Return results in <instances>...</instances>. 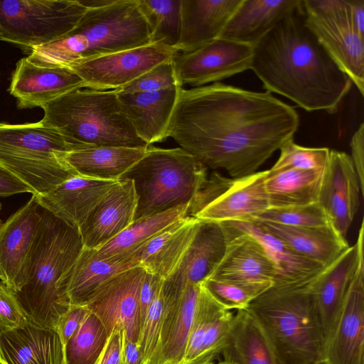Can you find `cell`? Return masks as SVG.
Instances as JSON below:
<instances>
[{
	"instance_id": "6da1fadb",
	"label": "cell",
	"mask_w": 364,
	"mask_h": 364,
	"mask_svg": "<svg viewBox=\"0 0 364 364\" xmlns=\"http://www.w3.org/2000/svg\"><path fill=\"white\" fill-rule=\"evenodd\" d=\"M299 125L295 109L272 93L220 82L181 89L168 136L206 167L240 178L293 139Z\"/></svg>"
},
{
	"instance_id": "7a4b0ae2",
	"label": "cell",
	"mask_w": 364,
	"mask_h": 364,
	"mask_svg": "<svg viewBox=\"0 0 364 364\" xmlns=\"http://www.w3.org/2000/svg\"><path fill=\"white\" fill-rule=\"evenodd\" d=\"M250 69L267 92L309 112L335 113L352 85L306 26L301 4L253 46Z\"/></svg>"
},
{
	"instance_id": "3957f363",
	"label": "cell",
	"mask_w": 364,
	"mask_h": 364,
	"mask_svg": "<svg viewBox=\"0 0 364 364\" xmlns=\"http://www.w3.org/2000/svg\"><path fill=\"white\" fill-rule=\"evenodd\" d=\"M40 212L28 280L15 294L28 321L56 330L71 306L67 294L68 278L83 245L77 228L41 207Z\"/></svg>"
},
{
	"instance_id": "277c9868",
	"label": "cell",
	"mask_w": 364,
	"mask_h": 364,
	"mask_svg": "<svg viewBox=\"0 0 364 364\" xmlns=\"http://www.w3.org/2000/svg\"><path fill=\"white\" fill-rule=\"evenodd\" d=\"M151 43L147 23L136 0H114L87 9L76 26L52 43L31 49L27 58L46 67H67L92 58Z\"/></svg>"
},
{
	"instance_id": "5b68a950",
	"label": "cell",
	"mask_w": 364,
	"mask_h": 364,
	"mask_svg": "<svg viewBox=\"0 0 364 364\" xmlns=\"http://www.w3.org/2000/svg\"><path fill=\"white\" fill-rule=\"evenodd\" d=\"M42 109L41 122L58 132L73 151L98 146H149L136 134L115 90H75Z\"/></svg>"
},
{
	"instance_id": "8992f818",
	"label": "cell",
	"mask_w": 364,
	"mask_h": 364,
	"mask_svg": "<svg viewBox=\"0 0 364 364\" xmlns=\"http://www.w3.org/2000/svg\"><path fill=\"white\" fill-rule=\"evenodd\" d=\"M311 280L274 284L246 309L262 326L281 364H314L321 354L323 337Z\"/></svg>"
},
{
	"instance_id": "52a82bcc",
	"label": "cell",
	"mask_w": 364,
	"mask_h": 364,
	"mask_svg": "<svg viewBox=\"0 0 364 364\" xmlns=\"http://www.w3.org/2000/svg\"><path fill=\"white\" fill-rule=\"evenodd\" d=\"M207 178V167L182 148L149 146L119 180L134 183L137 220L182 205L191 207Z\"/></svg>"
},
{
	"instance_id": "ba28073f",
	"label": "cell",
	"mask_w": 364,
	"mask_h": 364,
	"mask_svg": "<svg viewBox=\"0 0 364 364\" xmlns=\"http://www.w3.org/2000/svg\"><path fill=\"white\" fill-rule=\"evenodd\" d=\"M72 147L41 121L0 123V166L26 184L32 195L43 194L77 175L65 159Z\"/></svg>"
},
{
	"instance_id": "9c48e42d",
	"label": "cell",
	"mask_w": 364,
	"mask_h": 364,
	"mask_svg": "<svg viewBox=\"0 0 364 364\" xmlns=\"http://www.w3.org/2000/svg\"><path fill=\"white\" fill-rule=\"evenodd\" d=\"M86 10L78 0L0 1V41L30 50L52 43L70 33Z\"/></svg>"
},
{
	"instance_id": "30bf717a",
	"label": "cell",
	"mask_w": 364,
	"mask_h": 364,
	"mask_svg": "<svg viewBox=\"0 0 364 364\" xmlns=\"http://www.w3.org/2000/svg\"><path fill=\"white\" fill-rule=\"evenodd\" d=\"M305 23L328 55L364 95V36L351 21L346 0H301Z\"/></svg>"
},
{
	"instance_id": "8fae6325",
	"label": "cell",
	"mask_w": 364,
	"mask_h": 364,
	"mask_svg": "<svg viewBox=\"0 0 364 364\" xmlns=\"http://www.w3.org/2000/svg\"><path fill=\"white\" fill-rule=\"evenodd\" d=\"M268 170L240 178L214 172L192 204L189 216L200 220L247 221L269 208L264 181Z\"/></svg>"
},
{
	"instance_id": "7c38bea8",
	"label": "cell",
	"mask_w": 364,
	"mask_h": 364,
	"mask_svg": "<svg viewBox=\"0 0 364 364\" xmlns=\"http://www.w3.org/2000/svg\"><path fill=\"white\" fill-rule=\"evenodd\" d=\"M178 52L160 44L115 52L73 63L67 68L77 74L85 88L117 90L156 65L171 60Z\"/></svg>"
},
{
	"instance_id": "4fadbf2b",
	"label": "cell",
	"mask_w": 364,
	"mask_h": 364,
	"mask_svg": "<svg viewBox=\"0 0 364 364\" xmlns=\"http://www.w3.org/2000/svg\"><path fill=\"white\" fill-rule=\"evenodd\" d=\"M146 270L140 265L102 282L85 306L102 322L108 336L114 328L137 343L140 331L139 294Z\"/></svg>"
},
{
	"instance_id": "5bb4252c",
	"label": "cell",
	"mask_w": 364,
	"mask_h": 364,
	"mask_svg": "<svg viewBox=\"0 0 364 364\" xmlns=\"http://www.w3.org/2000/svg\"><path fill=\"white\" fill-rule=\"evenodd\" d=\"M252 54L253 46L218 38L172 60L179 84L198 87L250 69Z\"/></svg>"
},
{
	"instance_id": "9a60e30c",
	"label": "cell",
	"mask_w": 364,
	"mask_h": 364,
	"mask_svg": "<svg viewBox=\"0 0 364 364\" xmlns=\"http://www.w3.org/2000/svg\"><path fill=\"white\" fill-rule=\"evenodd\" d=\"M314 364H364V262H360L329 336Z\"/></svg>"
},
{
	"instance_id": "2e32d148",
	"label": "cell",
	"mask_w": 364,
	"mask_h": 364,
	"mask_svg": "<svg viewBox=\"0 0 364 364\" xmlns=\"http://www.w3.org/2000/svg\"><path fill=\"white\" fill-rule=\"evenodd\" d=\"M41 218L40 206L32 195L0 227V279L15 293L27 282Z\"/></svg>"
},
{
	"instance_id": "e0dca14e",
	"label": "cell",
	"mask_w": 364,
	"mask_h": 364,
	"mask_svg": "<svg viewBox=\"0 0 364 364\" xmlns=\"http://www.w3.org/2000/svg\"><path fill=\"white\" fill-rule=\"evenodd\" d=\"M360 194L363 196L350 156L343 151L330 150L318 203L330 225L346 239L359 209Z\"/></svg>"
},
{
	"instance_id": "ac0fdd59",
	"label": "cell",
	"mask_w": 364,
	"mask_h": 364,
	"mask_svg": "<svg viewBox=\"0 0 364 364\" xmlns=\"http://www.w3.org/2000/svg\"><path fill=\"white\" fill-rule=\"evenodd\" d=\"M363 221L357 242L311 282L314 306L323 334L329 336L360 262L363 259Z\"/></svg>"
},
{
	"instance_id": "d6986e66",
	"label": "cell",
	"mask_w": 364,
	"mask_h": 364,
	"mask_svg": "<svg viewBox=\"0 0 364 364\" xmlns=\"http://www.w3.org/2000/svg\"><path fill=\"white\" fill-rule=\"evenodd\" d=\"M82 88L83 80L71 69L41 66L26 57L16 63L8 91L16 99L18 109H31L43 108L55 99Z\"/></svg>"
},
{
	"instance_id": "ffe728a7",
	"label": "cell",
	"mask_w": 364,
	"mask_h": 364,
	"mask_svg": "<svg viewBox=\"0 0 364 364\" xmlns=\"http://www.w3.org/2000/svg\"><path fill=\"white\" fill-rule=\"evenodd\" d=\"M229 242L219 222L200 220L194 237L175 272L164 280V289L181 293L188 284H201L223 259Z\"/></svg>"
},
{
	"instance_id": "44dd1931",
	"label": "cell",
	"mask_w": 364,
	"mask_h": 364,
	"mask_svg": "<svg viewBox=\"0 0 364 364\" xmlns=\"http://www.w3.org/2000/svg\"><path fill=\"white\" fill-rule=\"evenodd\" d=\"M137 196L134 183L119 180L78 228L84 247L97 250L134 220Z\"/></svg>"
},
{
	"instance_id": "7402d4cb",
	"label": "cell",
	"mask_w": 364,
	"mask_h": 364,
	"mask_svg": "<svg viewBox=\"0 0 364 364\" xmlns=\"http://www.w3.org/2000/svg\"><path fill=\"white\" fill-rule=\"evenodd\" d=\"M182 88L176 85L156 92L116 90L136 134L148 146L168 137L169 124Z\"/></svg>"
},
{
	"instance_id": "603a6c76",
	"label": "cell",
	"mask_w": 364,
	"mask_h": 364,
	"mask_svg": "<svg viewBox=\"0 0 364 364\" xmlns=\"http://www.w3.org/2000/svg\"><path fill=\"white\" fill-rule=\"evenodd\" d=\"M117 181L76 175L47 193L33 196L40 207L78 230Z\"/></svg>"
},
{
	"instance_id": "cb8c5ba5",
	"label": "cell",
	"mask_w": 364,
	"mask_h": 364,
	"mask_svg": "<svg viewBox=\"0 0 364 364\" xmlns=\"http://www.w3.org/2000/svg\"><path fill=\"white\" fill-rule=\"evenodd\" d=\"M0 358L5 364H65L58 331L28 321L0 331Z\"/></svg>"
},
{
	"instance_id": "d4e9b609",
	"label": "cell",
	"mask_w": 364,
	"mask_h": 364,
	"mask_svg": "<svg viewBox=\"0 0 364 364\" xmlns=\"http://www.w3.org/2000/svg\"><path fill=\"white\" fill-rule=\"evenodd\" d=\"M221 223L230 239L223 259L209 278L274 284L277 272L262 245L251 235Z\"/></svg>"
},
{
	"instance_id": "484cf974",
	"label": "cell",
	"mask_w": 364,
	"mask_h": 364,
	"mask_svg": "<svg viewBox=\"0 0 364 364\" xmlns=\"http://www.w3.org/2000/svg\"><path fill=\"white\" fill-rule=\"evenodd\" d=\"M242 0H181V32L175 50L193 52L220 38Z\"/></svg>"
},
{
	"instance_id": "4316f807",
	"label": "cell",
	"mask_w": 364,
	"mask_h": 364,
	"mask_svg": "<svg viewBox=\"0 0 364 364\" xmlns=\"http://www.w3.org/2000/svg\"><path fill=\"white\" fill-rule=\"evenodd\" d=\"M201 284H188L181 293L163 289L164 306L156 364L181 363Z\"/></svg>"
},
{
	"instance_id": "83f0119b",
	"label": "cell",
	"mask_w": 364,
	"mask_h": 364,
	"mask_svg": "<svg viewBox=\"0 0 364 364\" xmlns=\"http://www.w3.org/2000/svg\"><path fill=\"white\" fill-rule=\"evenodd\" d=\"M146 244L105 259L93 257L92 250L83 247L68 278L67 294L70 304L85 305L92 293L102 282L139 265Z\"/></svg>"
},
{
	"instance_id": "f1b7e54d",
	"label": "cell",
	"mask_w": 364,
	"mask_h": 364,
	"mask_svg": "<svg viewBox=\"0 0 364 364\" xmlns=\"http://www.w3.org/2000/svg\"><path fill=\"white\" fill-rule=\"evenodd\" d=\"M300 4L301 0H242L220 38L254 46Z\"/></svg>"
},
{
	"instance_id": "f546056e",
	"label": "cell",
	"mask_w": 364,
	"mask_h": 364,
	"mask_svg": "<svg viewBox=\"0 0 364 364\" xmlns=\"http://www.w3.org/2000/svg\"><path fill=\"white\" fill-rule=\"evenodd\" d=\"M199 220L187 216L167 227L145 245L139 265L164 280L178 268L196 234Z\"/></svg>"
},
{
	"instance_id": "4dcf8cb0",
	"label": "cell",
	"mask_w": 364,
	"mask_h": 364,
	"mask_svg": "<svg viewBox=\"0 0 364 364\" xmlns=\"http://www.w3.org/2000/svg\"><path fill=\"white\" fill-rule=\"evenodd\" d=\"M279 238L299 255L326 268L349 247L346 238L331 225L288 227L268 222L253 221Z\"/></svg>"
},
{
	"instance_id": "1f68e13d",
	"label": "cell",
	"mask_w": 364,
	"mask_h": 364,
	"mask_svg": "<svg viewBox=\"0 0 364 364\" xmlns=\"http://www.w3.org/2000/svg\"><path fill=\"white\" fill-rule=\"evenodd\" d=\"M220 223L251 235L262 245L277 272V281L274 284L310 281L324 269L297 254L258 223L253 221Z\"/></svg>"
},
{
	"instance_id": "d6a6232c",
	"label": "cell",
	"mask_w": 364,
	"mask_h": 364,
	"mask_svg": "<svg viewBox=\"0 0 364 364\" xmlns=\"http://www.w3.org/2000/svg\"><path fill=\"white\" fill-rule=\"evenodd\" d=\"M220 354L237 364H281L262 326L247 309L234 314Z\"/></svg>"
},
{
	"instance_id": "836d02e7",
	"label": "cell",
	"mask_w": 364,
	"mask_h": 364,
	"mask_svg": "<svg viewBox=\"0 0 364 364\" xmlns=\"http://www.w3.org/2000/svg\"><path fill=\"white\" fill-rule=\"evenodd\" d=\"M149 147V146H148ZM148 147L98 146L68 151L65 159L79 176L119 181Z\"/></svg>"
},
{
	"instance_id": "e575fe53",
	"label": "cell",
	"mask_w": 364,
	"mask_h": 364,
	"mask_svg": "<svg viewBox=\"0 0 364 364\" xmlns=\"http://www.w3.org/2000/svg\"><path fill=\"white\" fill-rule=\"evenodd\" d=\"M323 170H268L264 181L269 208L307 205L318 203Z\"/></svg>"
},
{
	"instance_id": "d590c367",
	"label": "cell",
	"mask_w": 364,
	"mask_h": 364,
	"mask_svg": "<svg viewBox=\"0 0 364 364\" xmlns=\"http://www.w3.org/2000/svg\"><path fill=\"white\" fill-rule=\"evenodd\" d=\"M191 205H182L166 211L134 220L129 227L97 250L96 258L105 259L146 244L173 223L189 216Z\"/></svg>"
},
{
	"instance_id": "8d00e7d4",
	"label": "cell",
	"mask_w": 364,
	"mask_h": 364,
	"mask_svg": "<svg viewBox=\"0 0 364 364\" xmlns=\"http://www.w3.org/2000/svg\"><path fill=\"white\" fill-rule=\"evenodd\" d=\"M151 43L175 49L181 32V0H136Z\"/></svg>"
},
{
	"instance_id": "74e56055",
	"label": "cell",
	"mask_w": 364,
	"mask_h": 364,
	"mask_svg": "<svg viewBox=\"0 0 364 364\" xmlns=\"http://www.w3.org/2000/svg\"><path fill=\"white\" fill-rule=\"evenodd\" d=\"M108 337L102 322L87 309L64 346L65 364H97Z\"/></svg>"
},
{
	"instance_id": "f35d334b",
	"label": "cell",
	"mask_w": 364,
	"mask_h": 364,
	"mask_svg": "<svg viewBox=\"0 0 364 364\" xmlns=\"http://www.w3.org/2000/svg\"><path fill=\"white\" fill-rule=\"evenodd\" d=\"M205 289L224 309H246L249 304L274 285L271 282H247L208 278Z\"/></svg>"
},
{
	"instance_id": "ab89813d",
	"label": "cell",
	"mask_w": 364,
	"mask_h": 364,
	"mask_svg": "<svg viewBox=\"0 0 364 364\" xmlns=\"http://www.w3.org/2000/svg\"><path fill=\"white\" fill-rule=\"evenodd\" d=\"M225 309L201 284L196 310L181 364H188L199 356L207 331L215 318Z\"/></svg>"
},
{
	"instance_id": "60d3db41",
	"label": "cell",
	"mask_w": 364,
	"mask_h": 364,
	"mask_svg": "<svg viewBox=\"0 0 364 364\" xmlns=\"http://www.w3.org/2000/svg\"><path fill=\"white\" fill-rule=\"evenodd\" d=\"M247 221L268 222L288 227H320L330 225L318 203L285 208H268Z\"/></svg>"
},
{
	"instance_id": "b9f144b4",
	"label": "cell",
	"mask_w": 364,
	"mask_h": 364,
	"mask_svg": "<svg viewBox=\"0 0 364 364\" xmlns=\"http://www.w3.org/2000/svg\"><path fill=\"white\" fill-rule=\"evenodd\" d=\"M163 284L164 280L149 307L136 343L144 364H156V361L164 306Z\"/></svg>"
},
{
	"instance_id": "7bdbcfd3",
	"label": "cell",
	"mask_w": 364,
	"mask_h": 364,
	"mask_svg": "<svg viewBox=\"0 0 364 364\" xmlns=\"http://www.w3.org/2000/svg\"><path fill=\"white\" fill-rule=\"evenodd\" d=\"M279 150V157L270 171L289 168L323 171L330 154L328 148L304 147L295 144L293 139L283 144Z\"/></svg>"
},
{
	"instance_id": "ee69618b",
	"label": "cell",
	"mask_w": 364,
	"mask_h": 364,
	"mask_svg": "<svg viewBox=\"0 0 364 364\" xmlns=\"http://www.w3.org/2000/svg\"><path fill=\"white\" fill-rule=\"evenodd\" d=\"M172 59L156 65L126 85L115 90L124 92H156L180 85L176 75Z\"/></svg>"
},
{
	"instance_id": "f6af8a7d",
	"label": "cell",
	"mask_w": 364,
	"mask_h": 364,
	"mask_svg": "<svg viewBox=\"0 0 364 364\" xmlns=\"http://www.w3.org/2000/svg\"><path fill=\"white\" fill-rule=\"evenodd\" d=\"M233 318L234 314L227 309L223 310L215 318L204 336L200 355L196 359L209 355L218 357L221 353L229 335Z\"/></svg>"
},
{
	"instance_id": "bcb514c9",
	"label": "cell",
	"mask_w": 364,
	"mask_h": 364,
	"mask_svg": "<svg viewBox=\"0 0 364 364\" xmlns=\"http://www.w3.org/2000/svg\"><path fill=\"white\" fill-rule=\"evenodd\" d=\"M27 321L15 292L0 279V331L14 328Z\"/></svg>"
},
{
	"instance_id": "7dc6e473",
	"label": "cell",
	"mask_w": 364,
	"mask_h": 364,
	"mask_svg": "<svg viewBox=\"0 0 364 364\" xmlns=\"http://www.w3.org/2000/svg\"><path fill=\"white\" fill-rule=\"evenodd\" d=\"M87 311V309L85 305H71L60 318L56 331L64 346L78 328Z\"/></svg>"
},
{
	"instance_id": "c3c4849f",
	"label": "cell",
	"mask_w": 364,
	"mask_h": 364,
	"mask_svg": "<svg viewBox=\"0 0 364 364\" xmlns=\"http://www.w3.org/2000/svg\"><path fill=\"white\" fill-rule=\"evenodd\" d=\"M97 364H124L123 331L113 329Z\"/></svg>"
},
{
	"instance_id": "681fc988",
	"label": "cell",
	"mask_w": 364,
	"mask_h": 364,
	"mask_svg": "<svg viewBox=\"0 0 364 364\" xmlns=\"http://www.w3.org/2000/svg\"><path fill=\"white\" fill-rule=\"evenodd\" d=\"M350 147V156L355 170L357 173L360 189L364 195V124L361 123L358 129L353 133Z\"/></svg>"
},
{
	"instance_id": "f907efd6",
	"label": "cell",
	"mask_w": 364,
	"mask_h": 364,
	"mask_svg": "<svg viewBox=\"0 0 364 364\" xmlns=\"http://www.w3.org/2000/svg\"><path fill=\"white\" fill-rule=\"evenodd\" d=\"M164 279L146 271L139 294V318L141 328L144 324L149 307L154 297L159 284Z\"/></svg>"
},
{
	"instance_id": "816d5d0a",
	"label": "cell",
	"mask_w": 364,
	"mask_h": 364,
	"mask_svg": "<svg viewBox=\"0 0 364 364\" xmlns=\"http://www.w3.org/2000/svg\"><path fill=\"white\" fill-rule=\"evenodd\" d=\"M23 193L33 194L29 187L0 166V198Z\"/></svg>"
},
{
	"instance_id": "f5cc1de1",
	"label": "cell",
	"mask_w": 364,
	"mask_h": 364,
	"mask_svg": "<svg viewBox=\"0 0 364 364\" xmlns=\"http://www.w3.org/2000/svg\"><path fill=\"white\" fill-rule=\"evenodd\" d=\"M352 23L364 36V0H346Z\"/></svg>"
},
{
	"instance_id": "db71d44e",
	"label": "cell",
	"mask_w": 364,
	"mask_h": 364,
	"mask_svg": "<svg viewBox=\"0 0 364 364\" xmlns=\"http://www.w3.org/2000/svg\"><path fill=\"white\" fill-rule=\"evenodd\" d=\"M124 364H144L137 345L129 340L123 332Z\"/></svg>"
},
{
	"instance_id": "11a10c76",
	"label": "cell",
	"mask_w": 364,
	"mask_h": 364,
	"mask_svg": "<svg viewBox=\"0 0 364 364\" xmlns=\"http://www.w3.org/2000/svg\"><path fill=\"white\" fill-rule=\"evenodd\" d=\"M86 9H95L107 6L114 0H78Z\"/></svg>"
},
{
	"instance_id": "9f6ffc18",
	"label": "cell",
	"mask_w": 364,
	"mask_h": 364,
	"mask_svg": "<svg viewBox=\"0 0 364 364\" xmlns=\"http://www.w3.org/2000/svg\"><path fill=\"white\" fill-rule=\"evenodd\" d=\"M217 356L209 355L205 358H198L188 364H214Z\"/></svg>"
},
{
	"instance_id": "6f0895ef",
	"label": "cell",
	"mask_w": 364,
	"mask_h": 364,
	"mask_svg": "<svg viewBox=\"0 0 364 364\" xmlns=\"http://www.w3.org/2000/svg\"><path fill=\"white\" fill-rule=\"evenodd\" d=\"M218 364H237V363L235 362H234L233 360L226 359V358H223L218 363Z\"/></svg>"
},
{
	"instance_id": "680465c9",
	"label": "cell",
	"mask_w": 364,
	"mask_h": 364,
	"mask_svg": "<svg viewBox=\"0 0 364 364\" xmlns=\"http://www.w3.org/2000/svg\"><path fill=\"white\" fill-rule=\"evenodd\" d=\"M1 205H2L1 203H0V211L1 210ZM1 224H2V223H1V220H0V227H1Z\"/></svg>"
},
{
	"instance_id": "91938a15",
	"label": "cell",
	"mask_w": 364,
	"mask_h": 364,
	"mask_svg": "<svg viewBox=\"0 0 364 364\" xmlns=\"http://www.w3.org/2000/svg\"><path fill=\"white\" fill-rule=\"evenodd\" d=\"M0 364H5V363L0 358Z\"/></svg>"
}]
</instances>
